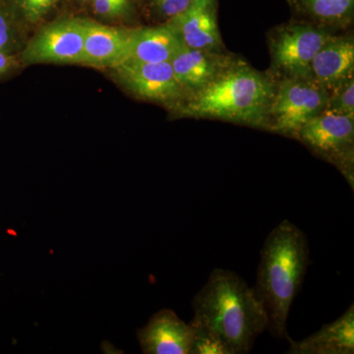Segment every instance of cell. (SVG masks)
<instances>
[{
  "mask_svg": "<svg viewBox=\"0 0 354 354\" xmlns=\"http://www.w3.org/2000/svg\"><path fill=\"white\" fill-rule=\"evenodd\" d=\"M190 325L213 330L234 354L249 353L267 330L265 310L236 272L216 268L193 298Z\"/></svg>",
  "mask_w": 354,
  "mask_h": 354,
  "instance_id": "6da1fadb",
  "label": "cell"
},
{
  "mask_svg": "<svg viewBox=\"0 0 354 354\" xmlns=\"http://www.w3.org/2000/svg\"><path fill=\"white\" fill-rule=\"evenodd\" d=\"M310 260L306 234L283 220L270 232L261 250L253 290L265 310L267 330L286 339L291 305L304 283Z\"/></svg>",
  "mask_w": 354,
  "mask_h": 354,
  "instance_id": "7a4b0ae2",
  "label": "cell"
},
{
  "mask_svg": "<svg viewBox=\"0 0 354 354\" xmlns=\"http://www.w3.org/2000/svg\"><path fill=\"white\" fill-rule=\"evenodd\" d=\"M276 79L239 57L213 82L187 95L176 109V118L215 120L265 130Z\"/></svg>",
  "mask_w": 354,
  "mask_h": 354,
  "instance_id": "3957f363",
  "label": "cell"
},
{
  "mask_svg": "<svg viewBox=\"0 0 354 354\" xmlns=\"http://www.w3.org/2000/svg\"><path fill=\"white\" fill-rule=\"evenodd\" d=\"M329 91L308 77L276 79L265 130L295 139L302 127L327 109Z\"/></svg>",
  "mask_w": 354,
  "mask_h": 354,
  "instance_id": "277c9868",
  "label": "cell"
},
{
  "mask_svg": "<svg viewBox=\"0 0 354 354\" xmlns=\"http://www.w3.org/2000/svg\"><path fill=\"white\" fill-rule=\"evenodd\" d=\"M333 34L327 28L295 18L272 28L268 34L270 73L276 79L307 77L312 59Z\"/></svg>",
  "mask_w": 354,
  "mask_h": 354,
  "instance_id": "5b68a950",
  "label": "cell"
},
{
  "mask_svg": "<svg viewBox=\"0 0 354 354\" xmlns=\"http://www.w3.org/2000/svg\"><path fill=\"white\" fill-rule=\"evenodd\" d=\"M341 171L354 188V115L324 111L309 120L295 138Z\"/></svg>",
  "mask_w": 354,
  "mask_h": 354,
  "instance_id": "8992f818",
  "label": "cell"
},
{
  "mask_svg": "<svg viewBox=\"0 0 354 354\" xmlns=\"http://www.w3.org/2000/svg\"><path fill=\"white\" fill-rule=\"evenodd\" d=\"M113 69L116 81L138 99L162 104L169 111L185 99L171 62L150 64L128 58Z\"/></svg>",
  "mask_w": 354,
  "mask_h": 354,
  "instance_id": "52a82bcc",
  "label": "cell"
},
{
  "mask_svg": "<svg viewBox=\"0 0 354 354\" xmlns=\"http://www.w3.org/2000/svg\"><path fill=\"white\" fill-rule=\"evenodd\" d=\"M84 20L62 19L44 26L21 51L24 65L83 64Z\"/></svg>",
  "mask_w": 354,
  "mask_h": 354,
  "instance_id": "ba28073f",
  "label": "cell"
},
{
  "mask_svg": "<svg viewBox=\"0 0 354 354\" xmlns=\"http://www.w3.org/2000/svg\"><path fill=\"white\" fill-rule=\"evenodd\" d=\"M194 337V327L171 309L160 310L137 330L142 353L145 354H190Z\"/></svg>",
  "mask_w": 354,
  "mask_h": 354,
  "instance_id": "9c48e42d",
  "label": "cell"
},
{
  "mask_svg": "<svg viewBox=\"0 0 354 354\" xmlns=\"http://www.w3.org/2000/svg\"><path fill=\"white\" fill-rule=\"evenodd\" d=\"M239 58L227 50H197L184 46L171 64L187 97L213 82Z\"/></svg>",
  "mask_w": 354,
  "mask_h": 354,
  "instance_id": "30bf717a",
  "label": "cell"
},
{
  "mask_svg": "<svg viewBox=\"0 0 354 354\" xmlns=\"http://www.w3.org/2000/svg\"><path fill=\"white\" fill-rule=\"evenodd\" d=\"M165 23L187 48L227 50L218 29L216 0H194L184 12Z\"/></svg>",
  "mask_w": 354,
  "mask_h": 354,
  "instance_id": "8fae6325",
  "label": "cell"
},
{
  "mask_svg": "<svg viewBox=\"0 0 354 354\" xmlns=\"http://www.w3.org/2000/svg\"><path fill=\"white\" fill-rule=\"evenodd\" d=\"M307 77L329 92L354 78L353 35L333 34L312 59Z\"/></svg>",
  "mask_w": 354,
  "mask_h": 354,
  "instance_id": "7c38bea8",
  "label": "cell"
},
{
  "mask_svg": "<svg viewBox=\"0 0 354 354\" xmlns=\"http://www.w3.org/2000/svg\"><path fill=\"white\" fill-rule=\"evenodd\" d=\"M132 30L84 20L83 64L114 68L130 57Z\"/></svg>",
  "mask_w": 354,
  "mask_h": 354,
  "instance_id": "4fadbf2b",
  "label": "cell"
},
{
  "mask_svg": "<svg viewBox=\"0 0 354 354\" xmlns=\"http://www.w3.org/2000/svg\"><path fill=\"white\" fill-rule=\"evenodd\" d=\"M286 339L290 342L288 354H353L354 305L302 341H293L290 335Z\"/></svg>",
  "mask_w": 354,
  "mask_h": 354,
  "instance_id": "5bb4252c",
  "label": "cell"
},
{
  "mask_svg": "<svg viewBox=\"0 0 354 354\" xmlns=\"http://www.w3.org/2000/svg\"><path fill=\"white\" fill-rule=\"evenodd\" d=\"M183 46L178 35L167 23L133 29L129 58L150 64L171 62Z\"/></svg>",
  "mask_w": 354,
  "mask_h": 354,
  "instance_id": "9a60e30c",
  "label": "cell"
},
{
  "mask_svg": "<svg viewBox=\"0 0 354 354\" xmlns=\"http://www.w3.org/2000/svg\"><path fill=\"white\" fill-rule=\"evenodd\" d=\"M295 19L306 21L332 31L353 24L354 0H286Z\"/></svg>",
  "mask_w": 354,
  "mask_h": 354,
  "instance_id": "2e32d148",
  "label": "cell"
},
{
  "mask_svg": "<svg viewBox=\"0 0 354 354\" xmlns=\"http://www.w3.org/2000/svg\"><path fill=\"white\" fill-rule=\"evenodd\" d=\"M9 10L21 28L41 24L55 10L60 0H6Z\"/></svg>",
  "mask_w": 354,
  "mask_h": 354,
  "instance_id": "e0dca14e",
  "label": "cell"
},
{
  "mask_svg": "<svg viewBox=\"0 0 354 354\" xmlns=\"http://www.w3.org/2000/svg\"><path fill=\"white\" fill-rule=\"evenodd\" d=\"M21 29L7 6L0 0V51L15 55L21 48Z\"/></svg>",
  "mask_w": 354,
  "mask_h": 354,
  "instance_id": "ac0fdd59",
  "label": "cell"
},
{
  "mask_svg": "<svg viewBox=\"0 0 354 354\" xmlns=\"http://www.w3.org/2000/svg\"><path fill=\"white\" fill-rule=\"evenodd\" d=\"M194 329V342L190 354H234L227 342L213 330L203 327Z\"/></svg>",
  "mask_w": 354,
  "mask_h": 354,
  "instance_id": "d6986e66",
  "label": "cell"
},
{
  "mask_svg": "<svg viewBox=\"0 0 354 354\" xmlns=\"http://www.w3.org/2000/svg\"><path fill=\"white\" fill-rule=\"evenodd\" d=\"M326 111L354 115V78L349 79L329 92Z\"/></svg>",
  "mask_w": 354,
  "mask_h": 354,
  "instance_id": "ffe728a7",
  "label": "cell"
},
{
  "mask_svg": "<svg viewBox=\"0 0 354 354\" xmlns=\"http://www.w3.org/2000/svg\"><path fill=\"white\" fill-rule=\"evenodd\" d=\"M95 13L106 19L124 17L132 10V0H92Z\"/></svg>",
  "mask_w": 354,
  "mask_h": 354,
  "instance_id": "44dd1931",
  "label": "cell"
},
{
  "mask_svg": "<svg viewBox=\"0 0 354 354\" xmlns=\"http://www.w3.org/2000/svg\"><path fill=\"white\" fill-rule=\"evenodd\" d=\"M193 1L194 0H149L153 12L165 22L184 12Z\"/></svg>",
  "mask_w": 354,
  "mask_h": 354,
  "instance_id": "7402d4cb",
  "label": "cell"
},
{
  "mask_svg": "<svg viewBox=\"0 0 354 354\" xmlns=\"http://www.w3.org/2000/svg\"><path fill=\"white\" fill-rule=\"evenodd\" d=\"M20 64L19 58L16 55H8L0 51V78L13 73Z\"/></svg>",
  "mask_w": 354,
  "mask_h": 354,
  "instance_id": "603a6c76",
  "label": "cell"
},
{
  "mask_svg": "<svg viewBox=\"0 0 354 354\" xmlns=\"http://www.w3.org/2000/svg\"><path fill=\"white\" fill-rule=\"evenodd\" d=\"M77 1L80 2V3H91L92 0H77Z\"/></svg>",
  "mask_w": 354,
  "mask_h": 354,
  "instance_id": "cb8c5ba5",
  "label": "cell"
}]
</instances>
